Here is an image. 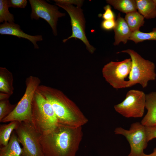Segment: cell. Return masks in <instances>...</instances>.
<instances>
[{"label":"cell","instance_id":"e0dca14e","mask_svg":"<svg viewBox=\"0 0 156 156\" xmlns=\"http://www.w3.org/2000/svg\"><path fill=\"white\" fill-rule=\"evenodd\" d=\"M137 10L144 18L156 17V5L153 0H135Z\"/></svg>","mask_w":156,"mask_h":156},{"label":"cell","instance_id":"4fadbf2b","mask_svg":"<svg viewBox=\"0 0 156 156\" xmlns=\"http://www.w3.org/2000/svg\"><path fill=\"white\" fill-rule=\"evenodd\" d=\"M114 45H118L121 42L126 44L131 35L132 32L124 18L119 13L116 21V25L114 29Z\"/></svg>","mask_w":156,"mask_h":156},{"label":"cell","instance_id":"ac0fdd59","mask_svg":"<svg viewBox=\"0 0 156 156\" xmlns=\"http://www.w3.org/2000/svg\"><path fill=\"white\" fill-rule=\"evenodd\" d=\"M107 3L114 8L126 14L137 11L136 2L134 0H107Z\"/></svg>","mask_w":156,"mask_h":156},{"label":"cell","instance_id":"4dcf8cb0","mask_svg":"<svg viewBox=\"0 0 156 156\" xmlns=\"http://www.w3.org/2000/svg\"><path fill=\"white\" fill-rule=\"evenodd\" d=\"M153 1L155 5H156V0H153Z\"/></svg>","mask_w":156,"mask_h":156},{"label":"cell","instance_id":"7c38bea8","mask_svg":"<svg viewBox=\"0 0 156 156\" xmlns=\"http://www.w3.org/2000/svg\"><path fill=\"white\" fill-rule=\"evenodd\" d=\"M0 34L1 35H10L16 36L19 38L27 39L33 44L34 48L38 49L39 47L37 42L43 40L42 35L32 36L25 33L21 28L20 26L14 22H4L0 25Z\"/></svg>","mask_w":156,"mask_h":156},{"label":"cell","instance_id":"7402d4cb","mask_svg":"<svg viewBox=\"0 0 156 156\" xmlns=\"http://www.w3.org/2000/svg\"><path fill=\"white\" fill-rule=\"evenodd\" d=\"M8 0H0V23L14 22V15L9 10Z\"/></svg>","mask_w":156,"mask_h":156},{"label":"cell","instance_id":"83f0119b","mask_svg":"<svg viewBox=\"0 0 156 156\" xmlns=\"http://www.w3.org/2000/svg\"><path fill=\"white\" fill-rule=\"evenodd\" d=\"M116 21L115 19L103 20L101 23L102 28L107 31L114 29Z\"/></svg>","mask_w":156,"mask_h":156},{"label":"cell","instance_id":"f1b7e54d","mask_svg":"<svg viewBox=\"0 0 156 156\" xmlns=\"http://www.w3.org/2000/svg\"><path fill=\"white\" fill-rule=\"evenodd\" d=\"M11 96L8 94L0 92V101L8 99Z\"/></svg>","mask_w":156,"mask_h":156},{"label":"cell","instance_id":"5b68a950","mask_svg":"<svg viewBox=\"0 0 156 156\" xmlns=\"http://www.w3.org/2000/svg\"><path fill=\"white\" fill-rule=\"evenodd\" d=\"M41 81L37 77L30 76L26 80V88L25 92L15 109L0 122H5L16 121L31 122L32 103L34 94Z\"/></svg>","mask_w":156,"mask_h":156},{"label":"cell","instance_id":"603a6c76","mask_svg":"<svg viewBox=\"0 0 156 156\" xmlns=\"http://www.w3.org/2000/svg\"><path fill=\"white\" fill-rule=\"evenodd\" d=\"M17 105L11 104L8 99L0 101V122L12 112Z\"/></svg>","mask_w":156,"mask_h":156},{"label":"cell","instance_id":"9a60e30c","mask_svg":"<svg viewBox=\"0 0 156 156\" xmlns=\"http://www.w3.org/2000/svg\"><path fill=\"white\" fill-rule=\"evenodd\" d=\"M15 132L12 134L9 143L0 148V156H21L22 148Z\"/></svg>","mask_w":156,"mask_h":156},{"label":"cell","instance_id":"2e32d148","mask_svg":"<svg viewBox=\"0 0 156 156\" xmlns=\"http://www.w3.org/2000/svg\"><path fill=\"white\" fill-rule=\"evenodd\" d=\"M12 73L4 67H0V91L11 96L13 93Z\"/></svg>","mask_w":156,"mask_h":156},{"label":"cell","instance_id":"52a82bcc","mask_svg":"<svg viewBox=\"0 0 156 156\" xmlns=\"http://www.w3.org/2000/svg\"><path fill=\"white\" fill-rule=\"evenodd\" d=\"M131 67V58L126 59L120 62L111 61L105 65L103 68V76L114 88H126L128 80L126 79L129 75Z\"/></svg>","mask_w":156,"mask_h":156},{"label":"cell","instance_id":"484cf974","mask_svg":"<svg viewBox=\"0 0 156 156\" xmlns=\"http://www.w3.org/2000/svg\"><path fill=\"white\" fill-rule=\"evenodd\" d=\"M147 139L148 142L156 138V125L145 126Z\"/></svg>","mask_w":156,"mask_h":156},{"label":"cell","instance_id":"d4e9b609","mask_svg":"<svg viewBox=\"0 0 156 156\" xmlns=\"http://www.w3.org/2000/svg\"><path fill=\"white\" fill-rule=\"evenodd\" d=\"M105 12L102 15V18L104 20L115 19L114 14L109 5H107L104 7Z\"/></svg>","mask_w":156,"mask_h":156},{"label":"cell","instance_id":"4316f807","mask_svg":"<svg viewBox=\"0 0 156 156\" xmlns=\"http://www.w3.org/2000/svg\"><path fill=\"white\" fill-rule=\"evenodd\" d=\"M55 4L66 5H76L77 7H81L84 1L81 0H54Z\"/></svg>","mask_w":156,"mask_h":156},{"label":"cell","instance_id":"ffe728a7","mask_svg":"<svg viewBox=\"0 0 156 156\" xmlns=\"http://www.w3.org/2000/svg\"><path fill=\"white\" fill-rule=\"evenodd\" d=\"M124 18L132 32L140 30L145 22L144 17L137 11L126 14Z\"/></svg>","mask_w":156,"mask_h":156},{"label":"cell","instance_id":"9c48e42d","mask_svg":"<svg viewBox=\"0 0 156 156\" xmlns=\"http://www.w3.org/2000/svg\"><path fill=\"white\" fill-rule=\"evenodd\" d=\"M114 132L115 134L124 136L129 142L131 150L128 156H143L144 150L148 142L145 126L141 122H135L131 125L129 130L118 127Z\"/></svg>","mask_w":156,"mask_h":156},{"label":"cell","instance_id":"6da1fadb","mask_svg":"<svg viewBox=\"0 0 156 156\" xmlns=\"http://www.w3.org/2000/svg\"><path fill=\"white\" fill-rule=\"evenodd\" d=\"M82 127L58 123L41 135L40 143L44 156H75L82 138Z\"/></svg>","mask_w":156,"mask_h":156},{"label":"cell","instance_id":"5bb4252c","mask_svg":"<svg viewBox=\"0 0 156 156\" xmlns=\"http://www.w3.org/2000/svg\"><path fill=\"white\" fill-rule=\"evenodd\" d=\"M145 108L147 112L141 123L146 126L156 125V92L146 94Z\"/></svg>","mask_w":156,"mask_h":156},{"label":"cell","instance_id":"ba28073f","mask_svg":"<svg viewBox=\"0 0 156 156\" xmlns=\"http://www.w3.org/2000/svg\"><path fill=\"white\" fill-rule=\"evenodd\" d=\"M146 95L142 91L130 90L127 92L125 99L114 106V109L126 118L141 117L144 114Z\"/></svg>","mask_w":156,"mask_h":156},{"label":"cell","instance_id":"30bf717a","mask_svg":"<svg viewBox=\"0 0 156 156\" xmlns=\"http://www.w3.org/2000/svg\"><path fill=\"white\" fill-rule=\"evenodd\" d=\"M29 2L31 8V19H44L50 25L53 35L57 36L58 19L65 16V14L60 12L57 5L50 4L45 0H29Z\"/></svg>","mask_w":156,"mask_h":156},{"label":"cell","instance_id":"7a4b0ae2","mask_svg":"<svg viewBox=\"0 0 156 156\" xmlns=\"http://www.w3.org/2000/svg\"><path fill=\"white\" fill-rule=\"evenodd\" d=\"M36 90L51 105L58 123L77 127L88 122L78 107L61 91L44 85H40Z\"/></svg>","mask_w":156,"mask_h":156},{"label":"cell","instance_id":"277c9868","mask_svg":"<svg viewBox=\"0 0 156 156\" xmlns=\"http://www.w3.org/2000/svg\"><path fill=\"white\" fill-rule=\"evenodd\" d=\"M120 53L128 54L131 61V69L128 77L127 88L139 84L145 88L148 86L149 81L155 79L156 73L154 63L144 59L131 49L123 50L118 53Z\"/></svg>","mask_w":156,"mask_h":156},{"label":"cell","instance_id":"d6986e66","mask_svg":"<svg viewBox=\"0 0 156 156\" xmlns=\"http://www.w3.org/2000/svg\"><path fill=\"white\" fill-rule=\"evenodd\" d=\"M19 124L20 122L18 121H13L7 124L0 125V145L1 147L8 144L12 132L16 129Z\"/></svg>","mask_w":156,"mask_h":156},{"label":"cell","instance_id":"8992f818","mask_svg":"<svg viewBox=\"0 0 156 156\" xmlns=\"http://www.w3.org/2000/svg\"><path fill=\"white\" fill-rule=\"evenodd\" d=\"M23 146L21 156H44L40 143L41 135L30 122H22L15 130Z\"/></svg>","mask_w":156,"mask_h":156},{"label":"cell","instance_id":"8fae6325","mask_svg":"<svg viewBox=\"0 0 156 156\" xmlns=\"http://www.w3.org/2000/svg\"><path fill=\"white\" fill-rule=\"evenodd\" d=\"M55 4L65 10L70 18L72 34L68 38L64 39L63 42H65L72 38L78 39L85 44L87 49L90 52L93 53L95 49L90 44L86 35V21L82 10L80 7H75L73 5Z\"/></svg>","mask_w":156,"mask_h":156},{"label":"cell","instance_id":"3957f363","mask_svg":"<svg viewBox=\"0 0 156 156\" xmlns=\"http://www.w3.org/2000/svg\"><path fill=\"white\" fill-rule=\"evenodd\" d=\"M31 123L41 135L51 131L58 124L51 105L37 90L32 103Z\"/></svg>","mask_w":156,"mask_h":156},{"label":"cell","instance_id":"44dd1931","mask_svg":"<svg viewBox=\"0 0 156 156\" xmlns=\"http://www.w3.org/2000/svg\"><path fill=\"white\" fill-rule=\"evenodd\" d=\"M129 40L137 44L147 40L156 41V28L149 32H142L140 30L132 32Z\"/></svg>","mask_w":156,"mask_h":156},{"label":"cell","instance_id":"cb8c5ba5","mask_svg":"<svg viewBox=\"0 0 156 156\" xmlns=\"http://www.w3.org/2000/svg\"><path fill=\"white\" fill-rule=\"evenodd\" d=\"M27 3V1L26 0H8V4L9 8H24L26 6Z\"/></svg>","mask_w":156,"mask_h":156},{"label":"cell","instance_id":"f546056e","mask_svg":"<svg viewBox=\"0 0 156 156\" xmlns=\"http://www.w3.org/2000/svg\"><path fill=\"white\" fill-rule=\"evenodd\" d=\"M143 156H156V147L154 149L152 153L149 154H146L144 153Z\"/></svg>","mask_w":156,"mask_h":156}]
</instances>
